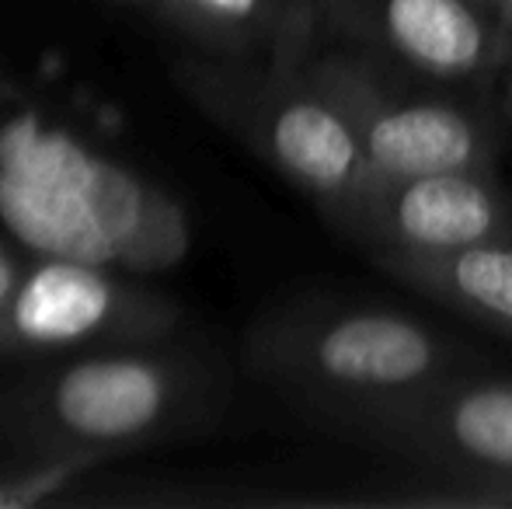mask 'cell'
<instances>
[{"instance_id": "1", "label": "cell", "mask_w": 512, "mask_h": 509, "mask_svg": "<svg viewBox=\"0 0 512 509\" xmlns=\"http://www.w3.org/2000/svg\"><path fill=\"white\" fill-rule=\"evenodd\" d=\"M227 401L223 356L182 332L32 363L0 391V440L46 461L133 454L206 433Z\"/></svg>"}, {"instance_id": "2", "label": "cell", "mask_w": 512, "mask_h": 509, "mask_svg": "<svg viewBox=\"0 0 512 509\" xmlns=\"http://www.w3.org/2000/svg\"><path fill=\"white\" fill-rule=\"evenodd\" d=\"M244 360L258 381L335 429L467 370L464 353L429 321L335 297H297L258 314Z\"/></svg>"}, {"instance_id": "3", "label": "cell", "mask_w": 512, "mask_h": 509, "mask_svg": "<svg viewBox=\"0 0 512 509\" xmlns=\"http://www.w3.org/2000/svg\"><path fill=\"white\" fill-rule=\"evenodd\" d=\"M175 81L203 116L300 189L331 227L377 182L349 119L304 67L237 56H189Z\"/></svg>"}, {"instance_id": "4", "label": "cell", "mask_w": 512, "mask_h": 509, "mask_svg": "<svg viewBox=\"0 0 512 509\" xmlns=\"http://www.w3.org/2000/svg\"><path fill=\"white\" fill-rule=\"evenodd\" d=\"M436 478L415 506H512V381L474 370L446 377L401 405L373 408L338 426Z\"/></svg>"}, {"instance_id": "5", "label": "cell", "mask_w": 512, "mask_h": 509, "mask_svg": "<svg viewBox=\"0 0 512 509\" xmlns=\"http://www.w3.org/2000/svg\"><path fill=\"white\" fill-rule=\"evenodd\" d=\"M182 332V304L157 286L126 279L91 258L39 255L25 262L18 290L0 314V360H63Z\"/></svg>"}, {"instance_id": "6", "label": "cell", "mask_w": 512, "mask_h": 509, "mask_svg": "<svg viewBox=\"0 0 512 509\" xmlns=\"http://www.w3.org/2000/svg\"><path fill=\"white\" fill-rule=\"evenodd\" d=\"M307 70L342 109L380 178L495 168L499 140L485 116L450 95L408 88L398 67L363 53H314Z\"/></svg>"}, {"instance_id": "7", "label": "cell", "mask_w": 512, "mask_h": 509, "mask_svg": "<svg viewBox=\"0 0 512 509\" xmlns=\"http://www.w3.org/2000/svg\"><path fill=\"white\" fill-rule=\"evenodd\" d=\"M321 35L418 81L467 84L499 74L512 28L485 0H317Z\"/></svg>"}, {"instance_id": "8", "label": "cell", "mask_w": 512, "mask_h": 509, "mask_svg": "<svg viewBox=\"0 0 512 509\" xmlns=\"http://www.w3.org/2000/svg\"><path fill=\"white\" fill-rule=\"evenodd\" d=\"M338 231L370 255H443L512 238V196L495 168L377 178Z\"/></svg>"}, {"instance_id": "9", "label": "cell", "mask_w": 512, "mask_h": 509, "mask_svg": "<svg viewBox=\"0 0 512 509\" xmlns=\"http://www.w3.org/2000/svg\"><path fill=\"white\" fill-rule=\"evenodd\" d=\"M182 39L203 53L304 67L317 53V0H178Z\"/></svg>"}, {"instance_id": "10", "label": "cell", "mask_w": 512, "mask_h": 509, "mask_svg": "<svg viewBox=\"0 0 512 509\" xmlns=\"http://www.w3.org/2000/svg\"><path fill=\"white\" fill-rule=\"evenodd\" d=\"M370 258L398 283L512 342V238L481 241L443 255L377 252Z\"/></svg>"}, {"instance_id": "11", "label": "cell", "mask_w": 512, "mask_h": 509, "mask_svg": "<svg viewBox=\"0 0 512 509\" xmlns=\"http://www.w3.org/2000/svg\"><path fill=\"white\" fill-rule=\"evenodd\" d=\"M115 4L133 7V11H140L143 18L157 21V25L182 35V7H178V0H115Z\"/></svg>"}, {"instance_id": "12", "label": "cell", "mask_w": 512, "mask_h": 509, "mask_svg": "<svg viewBox=\"0 0 512 509\" xmlns=\"http://www.w3.org/2000/svg\"><path fill=\"white\" fill-rule=\"evenodd\" d=\"M25 262L28 258L14 255L11 248L0 241V314L7 311V304H11L14 290H18L21 283V272H25Z\"/></svg>"}, {"instance_id": "13", "label": "cell", "mask_w": 512, "mask_h": 509, "mask_svg": "<svg viewBox=\"0 0 512 509\" xmlns=\"http://www.w3.org/2000/svg\"><path fill=\"white\" fill-rule=\"evenodd\" d=\"M502 74H506V84H502V109H506V116L512 119V49H509V60H506V67H502Z\"/></svg>"}, {"instance_id": "14", "label": "cell", "mask_w": 512, "mask_h": 509, "mask_svg": "<svg viewBox=\"0 0 512 509\" xmlns=\"http://www.w3.org/2000/svg\"><path fill=\"white\" fill-rule=\"evenodd\" d=\"M492 7L499 11V18L512 28V0H492Z\"/></svg>"}, {"instance_id": "15", "label": "cell", "mask_w": 512, "mask_h": 509, "mask_svg": "<svg viewBox=\"0 0 512 509\" xmlns=\"http://www.w3.org/2000/svg\"><path fill=\"white\" fill-rule=\"evenodd\" d=\"M485 4H492V0H485Z\"/></svg>"}]
</instances>
